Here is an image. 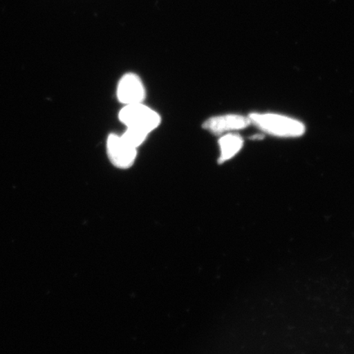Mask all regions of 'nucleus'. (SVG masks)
<instances>
[{
  "mask_svg": "<svg viewBox=\"0 0 354 354\" xmlns=\"http://www.w3.org/2000/svg\"><path fill=\"white\" fill-rule=\"evenodd\" d=\"M249 118L261 131L278 137H299L305 132L302 122L282 115L251 113Z\"/></svg>",
  "mask_w": 354,
  "mask_h": 354,
  "instance_id": "f257e3e1",
  "label": "nucleus"
},
{
  "mask_svg": "<svg viewBox=\"0 0 354 354\" xmlns=\"http://www.w3.org/2000/svg\"><path fill=\"white\" fill-rule=\"evenodd\" d=\"M119 119L127 127L137 128L149 134L161 122L158 113L143 104L126 105L119 113Z\"/></svg>",
  "mask_w": 354,
  "mask_h": 354,
  "instance_id": "f03ea898",
  "label": "nucleus"
},
{
  "mask_svg": "<svg viewBox=\"0 0 354 354\" xmlns=\"http://www.w3.org/2000/svg\"><path fill=\"white\" fill-rule=\"evenodd\" d=\"M107 149L110 161L122 169L131 167L136 160V148L128 144L122 136L111 134L107 141Z\"/></svg>",
  "mask_w": 354,
  "mask_h": 354,
  "instance_id": "7ed1b4c3",
  "label": "nucleus"
},
{
  "mask_svg": "<svg viewBox=\"0 0 354 354\" xmlns=\"http://www.w3.org/2000/svg\"><path fill=\"white\" fill-rule=\"evenodd\" d=\"M117 94L123 104H142L145 98V86L137 75L127 73L119 82Z\"/></svg>",
  "mask_w": 354,
  "mask_h": 354,
  "instance_id": "20e7f679",
  "label": "nucleus"
},
{
  "mask_svg": "<svg viewBox=\"0 0 354 354\" xmlns=\"http://www.w3.org/2000/svg\"><path fill=\"white\" fill-rule=\"evenodd\" d=\"M250 124L249 118L242 115L227 114L209 118L203 123V127L216 135H220L228 131L245 129Z\"/></svg>",
  "mask_w": 354,
  "mask_h": 354,
  "instance_id": "39448f33",
  "label": "nucleus"
},
{
  "mask_svg": "<svg viewBox=\"0 0 354 354\" xmlns=\"http://www.w3.org/2000/svg\"><path fill=\"white\" fill-rule=\"evenodd\" d=\"M243 144L242 137L237 134H227L221 137L219 140L221 155L218 162L223 163L232 158L240 152Z\"/></svg>",
  "mask_w": 354,
  "mask_h": 354,
  "instance_id": "423d86ee",
  "label": "nucleus"
},
{
  "mask_svg": "<svg viewBox=\"0 0 354 354\" xmlns=\"http://www.w3.org/2000/svg\"><path fill=\"white\" fill-rule=\"evenodd\" d=\"M149 133L137 129V128L127 127L125 133L121 136L128 144L137 149L144 143Z\"/></svg>",
  "mask_w": 354,
  "mask_h": 354,
  "instance_id": "0eeeda50",
  "label": "nucleus"
},
{
  "mask_svg": "<svg viewBox=\"0 0 354 354\" xmlns=\"http://www.w3.org/2000/svg\"><path fill=\"white\" fill-rule=\"evenodd\" d=\"M263 138H264V136L260 135V134L254 135V136L250 137L251 140H262Z\"/></svg>",
  "mask_w": 354,
  "mask_h": 354,
  "instance_id": "6e6552de",
  "label": "nucleus"
}]
</instances>
